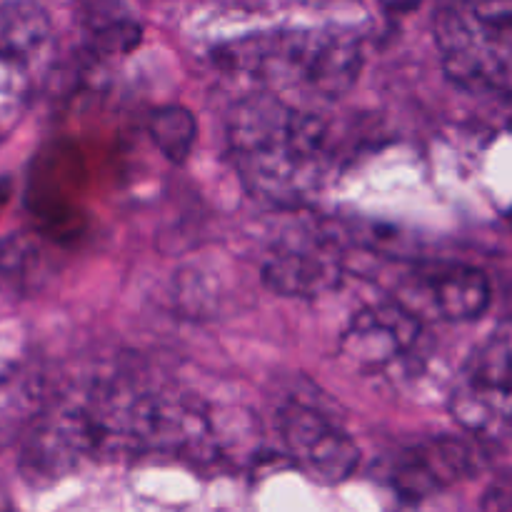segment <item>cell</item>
Instances as JSON below:
<instances>
[{
  "label": "cell",
  "instance_id": "277c9868",
  "mask_svg": "<svg viewBox=\"0 0 512 512\" xmlns=\"http://www.w3.org/2000/svg\"><path fill=\"white\" fill-rule=\"evenodd\" d=\"M455 423L483 445L512 443V323L468 355L450 390Z\"/></svg>",
  "mask_w": 512,
  "mask_h": 512
},
{
  "label": "cell",
  "instance_id": "8fae6325",
  "mask_svg": "<svg viewBox=\"0 0 512 512\" xmlns=\"http://www.w3.org/2000/svg\"><path fill=\"white\" fill-rule=\"evenodd\" d=\"M483 508L488 510H512V475H503L490 485L488 495L483 500Z\"/></svg>",
  "mask_w": 512,
  "mask_h": 512
},
{
  "label": "cell",
  "instance_id": "9c48e42d",
  "mask_svg": "<svg viewBox=\"0 0 512 512\" xmlns=\"http://www.w3.org/2000/svg\"><path fill=\"white\" fill-rule=\"evenodd\" d=\"M343 278V263L335 248L320 243H288L270 253L263 280L273 293L315 298L333 290Z\"/></svg>",
  "mask_w": 512,
  "mask_h": 512
},
{
  "label": "cell",
  "instance_id": "ba28073f",
  "mask_svg": "<svg viewBox=\"0 0 512 512\" xmlns=\"http://www.w3.org/2000/svg\"><path fill=\"white\" fill-rule=\"evenodd\" d=\"M480 440L435 438L405 450L393 465V488L405 503H420L443 493L483 468Z\"/></svg>",
  "mask_w": 512,
  "mask_h": 512
},
{
  "label": "cell",
  "instance_id": "30bf717a",
  "mask_svg": "<svg viewBox=\"0 0 512 512\" xmlns=\"http://www.w3.org/2000/svg\"><path fill=\"white\" fill-rule=\"evenodd\" d=\"M195 130H198V125H195L193 113L188 108H180V105H165L150 115L153 143L158 145L165 158L175 160V163H183L190 155L195 143Z\"/></svg>",
  "mask_w": 512,
  "mask_h": 512
},
{
  "label": "cell",
  "instance_id": "5b68a950",
  "mask_svg": "<svg viewBox=\"0 0 512 512\" xmlns=\"http://www.w3.org/2000/svg\"><path fill=\"white\" fill-rule=\"evenodd\" d=\"M493 290L483 270L453 260H423L395 278L393 300L423 323H468L488 310Z\"/></svg>",
  "mask_w": 512,
  "mask_h": 512
},
{
  "label": "cell",
  "instance_id": "52a82bcc",
  "mask_svg": "<svg viewBox=\"0 0 512 512\" xmlns=\"http://www.w3.org/2000/svg\"><path fill=\"white\" fill-rule=\"evenodd\" d=\"M425 323L395 300L353 315L340 338V353L358 368L383 370L418 353Z\"/></svg>",
  "mask_w": 512,
  "mask_h": 512
},
{
  "label": "cell",
  "instance_id": "6da1fadb",
  "mask_svg": "<svg viewBox=\"0 0 512 512\" xmlns=\"http://www.w3.org/2000/svg\"><path fill=\"white\" fill-rule=\"evenodd\" d=\"M228 148L245 190L268 205H300L328 175L330 125L285 95L258 90L233 105Z\"/></svg>",
  "mask_w": 512,
  "mask_h": 512
},
{
  "label": "cell",
  "instance_id": "3957f363",
  "mask_svg": "<svg viewBox=\"0 0 512 512\" xmlns=\"http://www.w3.org/2000/svg\"><path fill=\"white\" fill-rule=\"evenodd\" d=\"M435 43L455 83L512 95V0H448L435 15Z\"/></svg>",
  "mask_w": 512,
  "mask_h": 512
},
{
  "label": "cell",
  "instance_id": "7c38bea8",
  "mask_svg": "<svg viewBox=\"0 0 512 512\" xmlns=\"http://www.w3.org/2000/svg\"><path fill=\"white\" fill-rule=\"evenodd\" d=\"M23 250L15 248V245H0V285L8 278L20 273L23 268Z\"/></svg>",
  "mask_w": 512,
  "mask_h": 512
},
{
  "label": "cell",
  "instance_id": "8992f818",
  "mask_svg": "<svg viewBox=\"0 0 512 512\" xmlns=\"http://www.w3.org/2000/svg\"><path fill=\"white\" fill-rule=\"evenodd\" d=\"M280 440L300 473L320 485H338L358 468L360 450L335 420L303 403H290L278 415Z\"/></svg>",
  "mask_w": 512,
  "mask_h": 512
},
{
  "label": "cell",
  "instance_id": "7a4b0ae2",
  "mask_svg": "<svg viewBox=\"0 0 512 512\" xmlns=\"http://www.w3.org/2000/svg\"><path fill=\"white\" fill-rule=\"evenodd\" d=\"M223 63L260 80L273 93L303 100H338L363 70V45L340 30H288L230 43Z\"/></svg>",
  "mask_w": 512,
  "mask_h": 512
}]
</instances>
